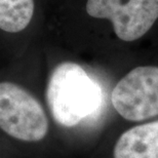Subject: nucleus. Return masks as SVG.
Returning <instances> with one entry per match:
<instances>
[{"label": "nucleus", "instance_id": "nucleus-1", "mask_svg": "<svg viewBox=\"0 0 158 158\" xmlns=\"http://www.w3.org/2000/svg\"><path fill=\"white\" fill-rule=\"evenodd\" d=\"M102 101L99 83L76 63H61L50 74L46 102L52 118L60 125L76 126L96 114Z\"/></svg>", "mask_w": 158, "mask_h": 158}, {"label": "nucleus", "instance_id": "nucleus-2", "mask_svg": "<svg viewBox=\"0 0 158 158\" xmlns=\"http://www.w3.org/2000/svg\"><path fill=\"white\" fill-rule=\"evenodd\" d=\"M0 128L25 142H39L48 131L41 104L29 91L12 82H0Z\"/></svg>", "mask_w": 158, "mask_h": 158}, {"label": "nucleus", "instance_id": "nucleus-3", "mask_svg": "<svg viewBox=\"0 0 158 158\" xmlns=\"http://www.w3.org/2000/svg\"><path fill=\"white\" fill-rule=\"evenodd\" d=\"M114 109L129 121L158 115V67L142 66L128 72L111 94Z\"/></svg>", "mask_w": 158, "mask_h": 158}, {"label": "nucleus", "instance_id": "nucleus-4", "mask_svg": "<svg viewBox=\"0 0 158 158\" xmlns=\"http://www.w3.org/2000/svg\"><path fill=\"white\" fill-rule=\"evenodd\" d=\"M86 11L93 18L111 21L119 39L134 41L158 19V0H87Z\"/></svg>", "mask_w": 158, "mask_h": 158}, {"label": "nucleus", "instance_id": "nucleus-5", "mask_svg": "<svg viewBox=\"0 0 158 158\" xmlns=\"http://www.w3.org/2000/svg\"><path fill=\"white\" fill-rule=\"evenodd\" d=\"M114 158H158V120L124 131L113 151Z\"/></svg>", "mask_w": 158, "mask_h": 158}, {"label": "nucleus", "instance_id": "nucleus-6", "mask_svg": "<svg viewBox=\"0 0 158 158\" xmlns=\"http://www.w3.org/2000/svg\"><path fill=\"white\" fill-rule=\"evenodd\" d=\"M34 14V0H0V29L18 33L26 29Z\"/></svg>", "mask_w": 158, "mask_h": 158}]
</instances>
